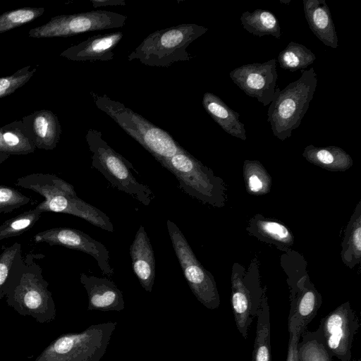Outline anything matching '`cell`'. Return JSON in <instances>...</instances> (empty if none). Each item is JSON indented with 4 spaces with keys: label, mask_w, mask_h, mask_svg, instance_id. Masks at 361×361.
Segmentation results:
<instances>
[{
    "label": "cell",
    "mask_w": 361,
    "mask_h": 361,
    "mask_svg": "<svg viewBox=\"0 0 361 361\" xmlns=\"http://www.w3.org/2000/svg\"><path fill=\"white\" fill-rule=\"evenodd\" d=\"M49 283L42 276L35 255L25 259L20 254L15 261L5 292L6 301L22 316H30L39 323H49L56 315Z\"/></svg>",
    "instance_id": "cell-1"
},
{
    "label": "cell",
    "mask_w": 361,
    "mask_h": 361,
    "mask_svg": "<svg viewBox=\"0 0 361 361\" xmlns=\"http://www.w3.org/2000/svg\"><path fill=\"white\" fill-rule=\"evenodd\" d=\"M16 185L31 190L44 198L35 207L42 213L73 215L102 229L114 231L110 218L104 212L78 197L71 184L54 174L32 173L18 178Z\"/></svg>",
    "instance_id": "cell-2"
},
{
    "label": "cell",
    "mask_w": 361,
    "mask_h": 361,
    "mask_svg": "<svg viewBox=\"0 0 361 361\" xmlns=\"http://www.w3.org/2000/svg\"><path fill=\"white\" fill-rule=\"evenodd\" d=\"M317 85L313 68L302 70L300 77L283 90L277 86L267 111L273 135L281 141L289 138L304 118Z\"/></svg>",
    "instance_id": "cell-3"
},
{
    "label": "cell",
    "mask_w": 361,
    "mask_h": 361,
    "mask_svg": "<svg viewBox=\"0 0 361 361\" xmlns=\"http://www.w3.org/2000/svg\"><path fill=\"white\" fill-rule=\"evenodd\" d=\"M90 94L97 108L116 121L158 162L185 150L166 131L123 104L106 94L99 95L93 92Z\"/></svg>",
    "instance_id": "cell-4"
},
{
    "label": "cell",
    "mask_w": 361,
    "mask_h": 361,
    "mask_svg": "<svg viewBox=\"0 0 361 361\" xmlns=\"http://www.w3.org/2000/svg\"><path fill=\"white\" fill-rule=\"evenodd\" d=\"M208 28L195 23H183L149 34L128 56V60H138L154 67L167 68L193 56L187 47L203 35Z\"/></svg>",
    "instance_id": "cell-5"
},
{
    "label": "cell",
    "mask_w": 361,
    "mask_h": 361,
    "mask_svg": "<svg viewBox=\"0 0 361 361\" xmlns=\"http://www.w3.org/2000/svg\"><path fill=\"white\" fill-rule=\"evenodd\" d=\"M159 163L175 176L185 193L213 207L224 206L223 180L185 149Z\"/></svg>",
    "instance_id": "cell-6"
},
{
    "label": "cell",
    "mask_w": 361,
    "mask_h": 361,
    "mask_svg": "<svg viewBox=\"0 0 361 361\" xmlns=\"http://www.w3.org/2000/svg\"><path fill=\"white\" fill-rule=\"evenodd\" d=\"M116 322L93 324L80 333L63 334L54 340L34 361H100Z\"/></svg>",
    "instance_id": "cell-7"
},
{
    "label": "cell",
    "mask_w": 361,
    "mask_h": 361,
    "mask_svg": "<svg viewBox=\"0 0 361 361\" xmlns=\"http://www.w3.org/2000/svg\"><path fill=\"white\" fill-rule=\"evenodd\" d=\"M85 137L92 153V166L118 190L148 206L154 197L153 192L136 180L130 171L131 164L107 144L100 131L89 129Z\"/></svg>",
    "instance_id": "cell-8"
},
{
    "label": "cell",
    "mask_w": 361,
    "mask_h": 361,
    "mask_svg": "<svg viewBox=\"0 0 361 361\" xmlns=\"http://www.w3.org/2000/svg\"><path fill=\"white\" fill-rule=\"evenodd\" d=\"M166 226L173 248L192 293L207 309H217L220 305V296L214 276L198 261L176 224L168 219Z\"/></svg>",
    "instance_id": "cell-9"
},
{
    "label": "cell",
    "mask_w": 361,
    "mask_h": 361,
    "mask_svg": "<svg viewBox=\"0 0 361 361\" xmlns=\"http://www.w3.org/2000/svg\"><path fill=\"white\" fill-rule=\"evenodd\" d=\"M127 16L108 11H92L52 17L49 21L32 28L28 36L33 38L67 37L80 33L122 27Z\"/></svg>",
    "instance_id": "cell-10"
},
{
    "label": "cell",
    "mask_w": 361,
    "mask_h": 361,
    "mask_svg": "<svg viewBox=\"0 0 361 361\" xmlns=\"http://www.w3.org/2000/svg\"><path fill=\"white\" fill-rule=\"evenodd\" d=\"M360 327L356 313L347 301L320 320V329L329 355L341 361H351L354 336Z\"/></svg>",
    "instance_id": "cell-11"
},
{
    "label": "cell",
    "mask_w": 361,
    "mask_h": 361,
    "mask_svg": "<svg viewBox=\"0 0 361 361\" xmlns=\"http://www.w3.org/2000/svg\"><path fill=\"white\" fill-rule=\"evenodd\" d=\"M265 293L257 274L233 271L231 303L236 328L244 339L247 338Z\"/></svg>",
    "instance_id": "cell-12"
},
{
    "label": "cell",
    "mask_w": 361,
    "mask_h": 361,
    "mask_svg": "<svg viewBox=\"0 0 361 361\" xmlns=\"http://www.w3.org/2000/svg\"><path fill=\"white\" fill-rule=\"evenodd\" d=\"M229 76L247 96L266 106L272 102L277 87L276 60L243 65L231 71Z\"/></svg>",
    "instance_id": "cell-13"
},
{
    "label": "cell",
    "mask_w": 361,
    "mask_h": 361,
    "mask_svg": "<svg viewBox=\"0 0 361 361\" xmlns=\"http://www.w3.org/2000/svg\"><path fill=\"white\" fill-rule=\"evenodd\" d=\"M34 240L36 243H46L51 246H63L88 254L96 259L104 274L107 276L114 274L109 262V252L105 245L78 229L66 227L49 228L37 233Z\"/></svg>",
    "instance_id": "cell-14"
},
{
    "label": "cell",
    "mask_w": 361,
    "mask_h": 361,
    "mask_svg": "<svg viewBox=\"0 0 361 361\" xmlns=\"http://www.w3.org/2000/svg\"><path fill=\"white\" fill-rule=\"evenodd\" d=\"M288 331L301 337L322 304L320 293L307 277L299 279L290 288Z\"/></svg>",
    "instance_id": "cell-15"
},
{
    "label": "cell",
    "mask_w": 361,
    "mask_h": 361,
    "mask_svg": "<svg viewBox=\"0 0 361 361\" xmlns=\"http://www.w3.org/2000/svg\"><path fill=\"white\" fill-rule=\"evenodd\" d=\"M80 282L88 298V310L121 311L125 307L123 293L109 279L81 274Z\"/></svg>",
    "instance_id": "cell-16"
},
{
    "label": "cell",
    "mask_w": 361,
    "mask_h": 361,
    "mask_svg": "<svg viewBox=\"0 0 361 361\" xmlns=\"http://www.w3.org/2000/svg\"><path fill=\"white\" fill-rule=\"evenodd\" d=\"M123 36L122 32L94 35L68 47L60 56L74 61H110L114 57L113 49Z\"/></svg>",
    "instance_id": "cell-17"
},
{
    "label": "cell",
    "mask_w": 361,
    "mask_h": 361,
    "mask_svg": "<svg viewBox=\"0 0 361 361\" xmlns=\"http://www.w3.org/2000/svg\"><path fill=\"white\" fill-rule=\"evenodd\" d=\"M36 148L52 150L56 147L61 134L57 116L50 110L35 111L21 119Z\"/></svg>",
    "instance_id": "cell-18"
},
{
    "label": "cell",
    "mask_w": 361,
    "mask_h": 361,
    "mask_svg": "<svg viewBox=\"0 0 361 361\" xmlns=\"http://www.w3.org/2000/svg\"><path fill=\"white\" fill-rule=\"evenodd\" d=\"M132 267L140 285L152 292L155 279V259L150 240L145 228L140 226L130 247Z\"/></svg>",
    "instance_id": "cell-19"
},
{
    "label": "cell",
    "mask_w": 361,
    "mask_h": 361,
    "mask_svg": "<svg viewBox=\"0 0 361 361\" xmlns=\"http://www.w3.org/2000/svg\"><path fill=\"white\" fill-rule=\"evenodd\" d=\"M305 17L313 34L326 46L336 49L338 38L331 12L324 0H303Z\"/></svg>",
    "instance_id": "cell-20"
},
{
    "label": "cell",
    "mask_w": 361,
    "mask_h": 361,
    "mask_svg": "<svg viewBox=\"0 0 361 361\" xmlns=\"http://www.w3.org/2000/svg\"><path fill=\"white\" fill-rule=\"evenodd\" d=\"M202 105L207 114L226 133L243 140H247L245 125L239 119L240 114L218 96L209 92H205Z\"/></svg>",
    "instance_id": "cell-21"
},
{
    "label": "cell",
    "mask_w": 361,
    "mask_h": 361,
    "mask_svg": "<svg viewBox=\"0 0 361 361\" xmlns=\"http://www.w3.org/2000/svg\"><path fill=\"white\" fill-rule=\"evenodd\" d=\"M35 146L22 121L0 127V153L25 155L35 151Z\"/></svg>",
    "instance_id": "cell-22"
},
{
    "label": "cell",
    "mask_w": 361,
    "mask_h": 361,
    "mask_svg": "<svg viewBox=\"0 0 361 361\" xmlns=\"http://www.w3.org/2000/svg\"><path fill=\"white\" fill-rule=\"evenodd\" d=\"M302 156L309 162L332 171H344L353 165L351 157L336 146L320 147L310 145L305 148Z\"/></svg>",
    "instance_id": "cell-23"
},
{
    "label": "cell",
    "mask_w": 361,
    "mask_h": 361,
    "mask_svg": "<svg viewBox=\"0 0 361 361\" xmlns=\"http://www.w3.org/2000/svg\"><path fill=\"white\" fill-rule=\"evenodd\" d=\"M252 361H271L270 311L265 293L257 314Z\"/></svg>",
    "instance_id": "cell-24"
},
{
    "label": "cell",
    "mask_w": 361,
    "mask_h": 361,
    "mask_svg": "<svg viewBox=\"0 0 361 361\" xmlns=\"http://www.w3.org/2000/svg\"><path fill=\"white\" fill-rule=\"evenodd\" d=\"M240 19L243 28L253 35H271L276 39L281 38L282 33L279 20L274 13L268 10L256 9L252 12L245 11Z\"/></svg>",
    "instance_id": "cell-25"
},
{
    "label": "cell",
    "mask_w": 361,
    "mask_h": 361,
    "mask_svg": "<svg viewBox=\"0 0 361 361\" xmlns=\"http://www.w3.org/2000/svg\"><path fill=\"white\" fill-rule=\"evenodd\" d=\"M249 230L259 238L280 246L281 249L293 243L290 230L277 221L255 216L250 222Z\"/></svg>",
    "instance_id": "cell-26"
},
{
    "label": "cell",
    "mask_w": 361,
    "mask_h": 361,
    "mask_svg": "<svg viewBox=\"0 0 361 361\" xmlns=\"http://www.w3.org/2000/svg\"><path fill=\"white\" fill-rule=\"evenodd\" d=\"M357 205L347 227L342 244L341 257L344 264L350 268L360 262L361 257V216L360 206Z\"/></svg>",
    "instance_id": "cell-27"
},
{
    "label": "cell",
    "mask_w": 361,
    "mask_h": 361,
    "mask_svg": "<svg viewBox=\"0 0 361 361\" xmlns=\"http://www.w3.org/2000/svg\"><path fill=\"white\" fill-rule=\"evenodd\" d=\"M316 60L315 54L303 44L290 42L278 56L280 67L291 72L304 70Z\"/></svg>",
    "instance_id": "cell-28"
},
{
    "label": "cell",
    "mask_w": 361,
    "mask_h": 361,
    "mask_svg": "<svg viewBox=\"0 0 361 361\" xmlns=\"http://www.w3.org/2000/svg\"><path fill=\"white\" fill-rule=\"evenodd\" d=\"M301 337L298 344L299 361H331L319 327L315 331H305Z\"/></svg>",
    "instance_id": "cell-29"
},
{
    "label": "cell",
    "mask_w": 361,
    "mask_h": 361,
    "mask_svg": "<svg viewBox=\"0 0 361 361\" xmlns=\"http://www.w3.org/2000/svg\"><path fill=\"white\" fill-rule=\"evenodd\" d=\"M247 190L252 195H261L270 191L271 179L258 161L245 160L243 165Z\"/></svg>",
    "instance_id": "cell-30"
},
{
    "label": "cell",
    "mask_w": 361,
    "mask_h": 361,
    "mask_svg": "<svg viewBox=\"0 0 361 361\" xmlns=\"http://www.w3.org/2000/svg\"><path fill=\"white\" fill-rule=\"evenodd\" d=\"M42 212L36 208L25 211L0 225V241L18 236L31 229L40 219Z\"/></svg>",
    "instance_id": "cell-31"
},
{
    "label": "cell",
    "mask_w": 361,
    "mask_h": 361,
    "mask_svg": "<svg viewBox=\"0 0 361 361\" xmlns=\"http://www.w3.org/2000/svg\"><path fill=\"white\" fill-rule=\"evenodd\" d=\"M44 12L43 7H23L6 11L0 15V34L27 24L40 17Z\"/></svg>",
    "instance_id": "cell-32"
},
{
    "label": "cell",
    "mask_w": 361,
    "mask_h": 361,
    "mask_svg": "<svg viewBox=\"0 0 361 361\" xmlns=\"http://www.w3.org/2000/svg\"><path fill=\"white\" fill-rule=\"evenodd\" d=\"M30 66L20 68L11 75L0 77V99L6 97L25 85L36 72Z\"/></svg>",
    "instance_id": "cell-33"
},
{
    "label": "cell",
    "mask_w": 361,
    "mask_h": 361,
    "mask_svg": "<svg viewBox=\"0 0 361 361\" xmlns=\"http://www.w3.org/2000/svg\"><path fill=\"white\" fill-rule=\"evenodd\" d=\"M20 254H22V249L19 243H15L6 247L0 254V299L5 297L6 288L13 264Z\"/></svg>",
    "instance_id": "cell-34"
},
{
    "label": "cell",
    "mask_w": 361,
    "mask_h": 361,
    "mask_svg": "<svg viewBox=\"0 0 361 361\" xmlns=\"http://www.w3.org/2000/svg\"><path fill=\"white\" fill-rule=\"evenodd\" d=\"M30 198L14 188L0 185V213H9L29 203Z\"/></svg>",
    "instance_id": "cell-35"
},
{
    "label": "cell",
    "mask_w": 361,
    "mask_h": 361,
    "mask_svg": "<svg viewBox=\"0 0 361 361\" xmlns=\"http://www.w3.org/2000/svg\"><path fill=\"white\" fill-rule=\"evenodd\" d=\"M94 8L108 6H125L124 0H90Z\"/></svg>",
    "instance_id": "cell-36"
},
{
    "label": "cell",
    "mask_w": 361,
    "mask_h": 361,
    "mask_svg": "<svg viewBox=\"0 0 361 361\" xmlns=\"http://www.w3.org/2000/svg\"><path fill=\"white\" fill-rule=\"evenodd\" d=\"M9 157V155L0 153V164L5 161Z\"/></svg>",
    "instance_id": "cell-37"
},
{
    "label": "cell",
    "mask_w": 361,
    "mask_h": 361,
    "mask_svg": "<svg viewBox=\"0 0 361 361\" xmlns=\"http://www.w3.org/2000/svg\"><path fill=\"white\" fill-rule=\"evenodd\" d=\"M354 361H361L360 359L355 360Z\"/></svg>",
    "instance_id": "cell-38"
}]
</instances>
